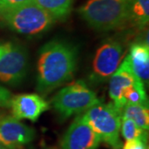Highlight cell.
Returning a JSON list of instances; mask_svg holds the SVG:
<instances>
[{
    "mask_svg": "<svg viewBox=\"0 0 149 149\" xmlns=\"http://www.w3.org/2000/svg\"><path fill=\"white\" fill-rule=\"evenodd\" d=\"M77 65L76 49L68 43L52 41L40 50L37 90L48 93L71 80Z\"/></svg>",
    "mask_w": 149,
    "mask_h": 149,
    "instance_id": "1",
    "label": "cell"
},
{
    "mask_svg": "<svg viewBox=\"0 0 149 149\" xmlns=\"http://www.w3.org/2000/svg\"><path fill=\"white\" fill-rule=\"evenodd\" d=\"M1 16L12 31L27 36H36L47 32L56 21L36 0L8 11Z\"/></svg>",
    "mask_w": 149,
    "mask_h": 149,
    "instance_id": "2",
    "label": "cell"
},
{
    "mask_svg": "<svg viewBox=\"0 0 149 149\" xmlns=\"http://www.w3.org/2000/svg\"><path fill=\"white\" fill-rule=\"evenodd\" d=\"M127 3L128 0H89L79 12L91 27L109 31L126 23Z\"/></svg>",
    "mask_w": 149,
    "mask_h": 149,
    "instance_id": "3",
    "label": "cell"
},
{
    "mask_svg": "<svg viewBox=\"0 0 149 149\" xmlns=\"http://www.w3.org/2000/svg\"><path fill=\"white\" fill-rule=\"evenodd\" d=\"M91 128L112 149H121V113L113 104L99 101L81 116Z\"/></svg>",
    "mask_w": 149,
    "mask_h": 149,
    "instance_id": "4",
    "label": "cell"
},
{
    "mask_svg": "<svg viewBox=\"0 0 149 149\" xmlns=\"http://www.w3.org/2000/svg\"><path fill=\"white\" fill-rule=\"evenodd\" d=\"M99 101L95 93L79 80L59 91L52 100V104L59 115L65 119L84 113Z\"/></svg>",
    "mask_w": 149,
    "mask_h": 149,
    "instance_id": "5",
    "label": "cell"
},
{
    "mask_svg": "<svg viewBox=\"0 0 149 149\" xmlns=\"http://www.w3.org/2000/svg\"><path fill=\"white\" fill-rule=\"evenodd\" d=\"M123 56V46L116 41H107L96 51L92 64L91 80L94 83H103L110 79L117 70Z\"/></svg>",
    "mask_w": 149,
    "mask_h": 149,
    "instance_id": "6",
    "label": "cell"
},
{
    "mask_svg": "<svg viewBox=\"0 0 149 149\" xmlns=\"http://www.w3.org/2000/svg\"><path fill=\"white\" fill-rule=\"evenodd\" d=\"M27 50L19 44L7 43L0 57V81L9 85H19L27 72Z\"/></svg>",
    "mask_w": 149,
    "mask_h": 149,
    "instance_id": "7",
    "label": "cell"
},
{
    "mask_svg": "<svg viewBox=\"0 0 149 149\" xmlns=\"http://www.w3.org/2000/svg\"><path fill=\"white\" fill-rule=\"evenodd\" d=\"M36 132L13 116L0 121V144L7 149H18L30 143Z\"/></svg>",
    "mask_w": 149,
    "mask_h": 149,
    "instance_id": "8",
    "label": "cell"
},
{
    "mask_svg": "<svg viewBox=\"0 0 149 149\" xmlns=\"http://www.w3.org/2000/svg\"><path fill=\"white\" fill-rule=\"evenodd\" d=\"M101 140L81 116L74 118L61 140V149H97Z\"/></svg>",
    "mask_w": 149,
    "mask_h": 149,
    "instance_id": "9",
    "label": "cell"
},
{
    "mask_svg": "<svg viewBox=\"0 0 149 149\" xmlns=\"http://www.w3.org/2000/svg\"><path fill=\"white\" fill-rule=\"evenodd\" d=\"M9 107L14 118L35 122L49 109V104L37 94H22L12 98Z\"/></svg>",
    "mask_w": 149,
    "mask_h": 149,
    "instance_id": "10",
    "label": "cell"
},
{
    "mask_svg": "<svg viewBox=\"0 0 149 149\" xmlns=\"http://www.w3.org/2000/svg\"><path fill=\"white\" fill-rule=\"evenodd\" d=\"M139 80H141L133 72L128 55L110 77L109 81V96L113 100V104L120 113L124 107L122 98L123 91Z\"/></svg>",
    "mask_w": 149,
    "mask_h": 149,
    "instance_id": "11",
    "label": "cell"
},
{
    "mask_svg": "<svg viewBox=\"0 0 149 149\" xmlns=\"http://www.w3.org/2000/svg\"><path fill=\"white\" fill-rule=\"evenodd\" d=\"M129 59L134 74L143 83L149 79V47L148 43H134L131 47Z\"/></svg>",
    "mask_w": 149,
    "mask_h": 149,
    "instance_id": "12",
    "label": "cell"
},
{
    "mask_svg": "<svg viewBox=\"0 0 149 149\" xmlns=\"http://www.w3.org/2000/svg\"><path fill=\"white\" fill-rule=\"evenodd\" d=\"M149 20V0H128L127 20L132 27L143 28Z\"/></svg>",
    "mask_w": 149,
    "mask_h": 149,
    "instance_id": "13",
    "label": "cell"
},
{
    "mask_svg": "<svg viewBox=\"0 0 149 149\" xmlns=\"http://www.w3.org/2000/svg\"><path fill=\"white\" fill-rule=\"evenodd\" d=\"M121 118H126L133 120L139 127L144 130L149 128L148 105L127 104L121 111Z\"/></svg>",
    "mask_w": 149,
    "mask_h": 149,
    "instance_id": "14",
    "label": "cell"
},
{
    "mask_svg": "<svg viewBox=\"0 0 149 149\" xmlns=\"http://www.w3.org/2000/svg\"><path fill=\"white\" fill-rule=\"evenodd\" d=\"M40 6L53 17L61 19L69 15L73 0H36Z\"/></svg>",
    "mask_w": 149,
    "mask_h": 149,
    "instance_id": "15",
    "label": "cell"
},
{
    "mask_svg": "<svg viewBox=\"0 0 149 149\" xmlns=\"http://www.w3.org/2000/svg\"><path fill=\"white\" fill-rule=\"evenodd\" d=\"M122 98L124 106L127 104L148 105L144 84L141 80H139L134 85L129 86L123 91Z\"/></svg>",
    "mask_w": 149,
    "mask_h": 149,
    "instance_id": "16",
    "label": "cell"
},
{
    "mask_svg": "<svg viewBox=\"0 0 149 149\" xmlns=\"http://www.w3.org/2000/svg\"><path fill=\"white\" fill-rule=\"evenodd\" d=\"M121 127L120 130L122 132L123 137L126 140L133 139H141L143 141H148V131L139 127L133 120L121 118Z\"/></svg>",
    "mask_w": 149,
    "mask_h": 149,
    "instance_id": "17",
    "label": "cell"
},
{
    "mask_svg": "<svg viewBox=\"0 0 149 149\" xmlns=\"http://www.w3.org/2000/svg\"><path fill=\"white\" fill-rule=\"evenodd\" d=\"M35 0H0V15Z\"/></svg>",
    "mask_w": 149,
    "mask_h": 149,
    "instance_id": "18",
    "label": "cell"
},
{
    "mask_svg": "<svg viewBox=\"0 0 149 149\" xmlns=\"http://www.w3.org/2000/svg\"><path fill=\"white\" fill-rule=\"evenodd\" d=\"M123 149H148L147 141L141 139L126 140V143L123 146Z\"/></svg>",
    "mask_w": 149,
    "mask_h": 149,
    "instance_id": "19",
    "label": "cell"
},
{
    "mask_svg": "<svg viewBox=\"0 0 149 149\" xmlns=\"http://www.w3.org/2000/svg\"><path fill=\"white\" fill-rule=\"evenodd\" d=\"M12 99L11 93L0 85V107H9Z\"/></svg>",
    "mask_w": 149,
    "mask_h": 149,
    "instance_id": "20",
    "label": "cell"
},
{
    "mask_svg": "<svg viewBox=\"0 0 149 149\" xmlns=\"http://www.w3.org/2000/svg\"><path fill=\"white\" fill-rule=\"evenodd\" d=\"M7 48V43L5 44H0V57L3 56V54L4 53Z\"/></svg>",
    "mask_w": 149,
    "mask_h": 149,
    "instance_id": "21",
    "label": "cell"
},
{
    "mask_svg": "<svg viewBox=\"0 0 149 149\" xmlns=\"http://www.w3.org/2000/svg\"><path fill=\"white\" fill-rule=\"evenodd\" d=\"M0 149H7V148H4L3 146H2V145L0 144Z\"/></svg>",
    "mask_w": 149,
    "mask_h": 149,
    "instance_id": "22",
    "label": "cell"
},
{
    "mask_svg": "<svg viewBox=\"0 0 149 149\" xmlns=\"http://www.w3.org/2000/svg\"><path fill=\"white\" fill-rule=\"evenodd\" d=\"M45 149H56V148H45Z\"/></svg>",
    "mask_w": 149,
    "mask_h": 149,
    "instance_id": "23",
    "label": "cell"
}]
</instances>
